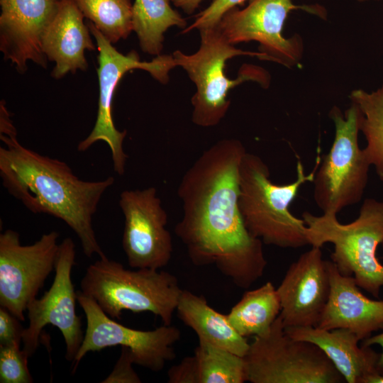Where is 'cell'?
<instances>
[{
    "mask_svg": "<svg viewBox=\"0 0 383 383\" xmlns=\"http://www.w3.org/2000/svg\"><path fill=\"white\" fill-rule=\"evenodd\" d=\"M302 219L309 245L321 248L332 243L331 258L339 272L354 277L360 289L379 298L383 287V265L377 250L383 243V201L365 199L357 218L346 224L333 213L315 216L305 211Z\"/></svg>",
    "mask_w": 383,
    "mask_h": 383,
    "instance_id": "cell-4",
    "label": "cell"
},
{
    "mask_svg": "<svg viewBox=\"0 0 383 383\" xmlns=\"http://www.w3.org/2000/svg\"><path fill=\"white\" fill-rule=\"evenodd\" d=\"M80 291L113 319L120 320L123 311L150 312L164 325H171L182 289L177 277L168 272L130 270L106 257L87 267Z\"/></svg>",
    "mask_w": 383,
    "mask_h": 383,
    "instance_id": "cell-5",
    "label": "cell"
},
{
    "mask_svg": "<svg viewBox=\"0 0 383 383\" xmlns=\"http://www.w3.org/2000/svg\"><path fill=\"white\" fill-rule=\"evenodd\" d=\"M0 135L7 138L17 137L16 128L3 100L0 104Z\"/></svg>",
    "mask_w": 383,
    "mask_h": 383,
    "instance_id": "cell-31",
    "label": "cell"
},
{
    "mask_svg": "<svg viewBox=\"0 0 383 383\" xmlns=\"http://www.w3.org/2000/svg\"><path fill=\"white\" fill-rule=\"evenodd\" d=\"M318 165L306 174L302 163L296 165V178L277 184L270 178L267 165L258 155L246 152L239 170V208L249 233L263 243L282 248L309 245L303 219L290 211L300 188L313 182Z\"/></svg>",
    "mask_w": 383,
    "mask_h": 383,
    "instance_id": "cell-3",
    "label": "cell"
},
{
    "mask_svg": "<svg viewBox=\"0 0 383 383\" xmlns=\"http://www.w3.org/2000/svg\"><path fill=\"white\" fill-rule=\"evenodd\" d=\"M2 185L33 213L64 221L77 235L84 254L106 257L96 239L92 220L113 177L97 181L80 179L64 161L22 145L16 138L0 135Z\"/></svg>",
    "mask_w": 383,
    "mask_h": 383,
    "instance_id": "cell-2",
    "label": "cell"
},
{
    "mask_svg": "<svg viewBox=\"0 0 383 383\" xmlns=\"http://www.w3.org/2000/svg\"><path fill=\"white\" fill-rule=\"evenodd\" d=\"M89 19L111 43L126 39L133 31L131 0H74Z\"/></svg>",
    "mask_w": 383,
    "mask_h": 383,
    "instance_id": "cell-24",
    "label": "cell"
},
{
    "mask_svg": "<svg viewBox=\"0 0 383 383\" xmlns=\"http://www.w3.org/2000/svg\"><path fill=\"white\" fill-rule=\"evenodd\" d=\"M59 5L60 0H0V50L18 73L30 61L47 67L41 40Z\"/></svg>",
    "mask_w": 383,
    "mask_h": 383,
    "instance_id": "cell-16",
    "label": "cell"
},
{
    "mask_svg": "<svg viewBox=\"0 0 383 383\" xmlns=\"http://www.w3.org/2000/svg\"><path fill=\"white\" fill-rule=\"evenodd\" d=\"M251 383H340L344 380L315 344L292 338L279 316L267 333L254 337L243 357Z\"/></svg>",
    "mask_w": 383,
    "mask_h": 383,
    "instance_id": "cell-8",
    "label": "cell"
},
{
    "mask_svg": "<svg viewBox=\"0 0 383 383\" xmlns=\"http://www.w3.org/2000/svg\"><path fill=\"white\" fill-rule=\"evenodd\" d=\"M245 0H213L211 4L204 11L196 16L194 23L183 30L186 33L194 29L199 30L204 28L216 26L223 14Z\"/></svg>",
    "mask_w": 383,
    "mask_h": 383,
    "instance_id": "cell-27",
    "label": "cell"
},
{
    "mask_svg": "<svg viewBox=\"0 0 383 383\" xmlns=\"http://www.w3.org/2000/svg\"><path fill=\"white\" fill-rule=\"evenodd\" d=\"M169 383H198L196 363L194 355L184 357L172 366L167 372Z\"/></svg>",
    "mask_w": 383,
    "mask_h": 383,
    "instance_id": "cell-30",
    "label": "cell"
},
{
    "mask_svg": "<svg viewBox=\"0 0 383 383\" xmlns=\"http://www.w3.org/2000/svg\"><path fill=\"white\" fill-rule=\"evenodd\" d=\"M87 24L96 40L99 52L98 110L91 131L79 143L77 150L85 152L96 142L106 143L111 150L113 170L121 176L124 174L128 156L123 150L127 131H118L113 119V99L117 86L126 72L135 69L145 70L160 83L166 84L169 81L170 71L176 65L172 55H160L150 62L141 61L135 50L123 55L113 46L91 21H89Z\"/></svg>",
    "mask_w": 383,
    "mask_h": 383,
    "instance_id": "cell-9",
    "label": "cell"
},
{
    "mask_svg": "<svg viewBox=\"0 0 383 383\" xmlns=\"http://www.w3.org/2000/svg\"><path fill=\"white\" fill-rule=\"evenodd\" d=\"M204 0H170L177 8L181 9L187 14H192Z\"/></svg>",
    "mask_w": 383,
    "mask_h": 383,
    "instance_id": "cell-33",
    "label": "cell"
},
{
    "mask_svg": "<svg viewBox=\"0 0 383 383\" xmlns=\"http://www.w3.org/2000/svg\"><path fill=\"white\" fill-rule=\"evenodd\" d=\"M359 1H370V0H357Z\"/></svg>",
    "mask_w": 383,
    "mask_h": 383,
    "instance_id": "cell-35",
    "label": "cell"
},
{
    "mask_svg": "<svg viewBox=\"0 0 383 383\" xmlns=\"http://www.w3.org/2000/svg\"><path fill=\"white\" fill-rule=\"evenodd\" d=\"M365 383H383V373H377L369 377Z\"/></svg>",
    "mask_w": 383,
    "mask_h": 383,
    "instance_id": "cell-34",
    "label": "cell"
},
{
    "mask_svg": "<svg viewBox=\"0 0 383 383\" xmlns=\"http://www.w3.org/2000/svg\"><path fill=\"white\" fill-rule=\"evenodd\" d=\"M374 345H378L382 348V352L377 363V368L379 373H383V331L379 334L371 335L370 337L362 340L361 345L362 346L371 347Z\"/></svg>",
    "mask_w": 383,
    "mask_h": 383,
    "instance_id": "cell-32",
    "label": "cell"
},
{
    "mask_svg": "<svg viewBox=\"0 0 383 383\" xmlns=\"http://www.w3.org/2000/svg\"><path fill=\"white\" fill-rule=\"evenodd\" d=\"M296 9L326 16L325 10L318 5L299 6L292 0H251L243 9L234 7L226 11L216 26L231 44L256 41L259 52L270 61L292 67L301 59L302 40L299 35L287 38L282 31L288 14Z\"/></svg>",
    "mask_w": 383,
    "mask_h": 383,
    "instance_id": "cell-11",
    "label": "cell"
},
{
    "mask_svg": "<svg viewBox=\"0 0 383 383\" xmlns=\"http://www.w3.org/2000/svg\"><path fill=\"white\" fill-rule=\"evenodd\" d=\"M350 99L360 111L359 128L366 140V157L383 182V82L373 91L353 90Z\"/></svg>",
    "mask_w": 383,
    "mask_h": 383,
    "instance_id": "cell-23",
    "label": "cell"
},
{
    "mask_svg": "<svg viewBox=\"0 0 383 383\" xmlns=\"http://www.w3.org/2000/svg\"><path fill=\"white\" fill-rule=\"evenodd\" d=\"M331 290L318 328H345L363 340L383 331V300H373L360 291L353 276H345L327 260Z\"/></svg>",
    "mask_w": 383,
    "mask_h": 383,
    "instance_id": "cell-17",
    "label": "cell"
},
{
    "mask_svg": "<svg viewBox=\"0 0 383 383\" xmlns=\"http://www.w3.org/2000/svg\"><path fill=\"white\" fill-rule=\"evenodd\" d=\"M246 152L239 140L226 138L200 155L178 186L182 216L175 226L194 265H213L244 289L267 265L263 243L249 233L239 208V170Z\"/></svg>",
    "mask_w": 383,
    "mask_h": 383,
    "instance_id": "cell-1",
    "label": "cell"
},
{
    "mask_svg": "<svg viewBox=\"0 0 383 383\" xmlns=\"http://www.w3.org/2000/svg\"><path fill=\"white\" fill-rule=\"evenodd\" d=\"M177 316L191 328L199 340L244 357L250 343L230 323L227 315L211 308L203 296L182 290L177 306Z\"/></svg>",
    "mask_w": 383,
    "mask_h": 383,
    "instance_id": "cell-20",
    "label": "cell"
},
{
    "mask_svg": "<svg viewBox=\"0 0 383 383\" xmlns=\"http://www.w3.org/2000/svg\"><path fill=\"white\" fill-rule=\"evenodd\" d=\"M75 264V246L70 238L59 244L55 266V278L43 296L35 298L27 307L28 326L23 335V350L30 357L37 350L43 328L47 325L57 328L65 343V358L73 363L84 335L81 318L76 313L77 291L72 281Z\"/></svg>",
    "mask_w": 383,
    "mask_h": 383,
    "instance_id": "cell-13",
    "label": "cell"
},
{
    "mask_svg": "<svg viewBox=\"0 0 383 383\" xmlns=\"http://www.w3.org/2000/svg\"><path fill=\"white\" fill-rule=\"evenodd\" d=\"M77 301L86 316L87 328L72 363V374L88 353L113 346L129 348L135 365L153 372L162 370L167 362L175 358L174 345L181 338L178 328L162 324L150 331L131 328L109 317L95 300L80 290L77 291Z\"/></svg>",
    "mask_w": 383,
    "mask_h": 383,
    "instance_id": "cell-10",
    "label": "cell"
},
{
    "mask_svg": "<svg viewBox=\"0 0 383 383\" xmlns=\"http://www.w3.org/2000/svg\"><path fill=\"white\" fill-rule=\"evenodd\" d=\"M84 18L74 0H60L57 12L41 40L47 60L55 62L51 73L55 79H61L79 70H87L85 51L97 49Z\"/></svg>",
    "mask_w": 383,
    "mask_h": 383,
    "instance_id": "cell-18",
    "label": "cell"
},
{
    "mask_svg": "<svg viewBox=\"0 0 383 383\" xmlns=\"http://www.w3.org/2000/svg\"><path fill=\"white\" fill-rule=\"evenodd\" d=\"M16 316L0 306V346L20 344L25 328Z\"/></svg>",
    "mask_w": 383,
    "mask_h": 383,
    "instance_id": "cell-29",
    "label": "cell"
},
{
    "mask_svg": "<svg viewBox=\"0 0 383 383\" xmlns=\"http://www.w3.org/2000/svg\"><path fill=\"white\" fill-rule=\"evenodd\" d=\"M119 206L125 223L122 247L130 267L160 270L170 261L173 245L168 216L155 187L124 190Z\"/></svg>",
    "mask_w": 383,
    "mask_h": 383,
    "instance_id": "cell-14",
    "label": "cell"
},
{
    "mask_svg": "<svg viewBox=\"0 0 383 383\" xmlns=\"http://www.w3.org/2000/svg\"><path fill=\"white\" fill-rule=\"evenodd\" d=\"M58 238L52 231L23 245L18 232L8 229L0 234V306L21 321L28 305L55 270Z\"/></svg>",
    "mask_w": 383,
    "mask_h": 383,
    "instance_id": "cell-12",
    "label": "cell"
},
{
    "mask_svg": "<svg viewBox=\"0 0 383 383\" xmlns=\"http://www.w3.org/2000/svg\"><path fill=\"white\" fill-rule=\"evenodd\" d=\"M134 360L131 350L121 347V353L111 372L102 383H140L141 379L134 370Z\"/></svg>",
    "mask_w": 383,
    "mask_h": 383,
    "instance_id": "cell-28",
    "label": "cell"
},
{
    "mask_svg": "<svg viewBox=\"0 0 383 383\" xmlns=\"http://www.w3.org/2000/svg\"><path fill=\"white\" fill-rule=\"evenodd\" d=\"M194 355L198 383L247 382L243 357L201 340H199Z\"/></svg>",
    "mask_w": 383,
    "mask_h": 383,
    "instance_id": "cell-25",
    "label": "cell"
},
{
    "mask_svg": "<svg viewBox=\"0 0 383 383\" xmlns=\"http://www.w3.org/2000/svg\"><path fill=\"white\" fill-rule=\"evenodd\" d=\"M321 248L311 247L288 267L277 288L284 328L317 327L330 290L327 260Z\"/></svg>",
    "mask_w": 383,
    "mask_h": 383,
    "instance_id": "cell-15",
    "label": "cell"
},
{
    "mask_svg": "<svg viewBox=\"0 0 383 383\" xmlns=\"http://www.w3.org/2000/svg\"><path fill=\"white\" fill-rule=\"evenodd\" d=\"M280 311L277 288L267 282L257 289L245 291L226 315L234 329L247 338L267 333Z\"/></svg>",
    "mask_w": 383,
    "mask_h": 383,
    "instance_id": "cell-21",
    "label": "cell"
},
{
    "mask_svg": "<svg viewBox=\"0 0 383 383\" xmlns=\"http://www.w3.org/2000/svg\"><path fill=\"white\" fill-rule=\"evenodd\" d=\"M133 30L141 50L158 56L163 49L164 34L172 26L183 30L186 20L170 5V0H135L132 8Z\"/></svg>",
    "mask_w": 383,
    "mask_h": 383,
    "instance_id": "cell-22",
    "label": "cell"
},
{
    "mask_svg": "<svg viewBox=\"0 0 383 383\" xmlns=\"http://www.w3.org/2000/svg\"><path fill=\"white\" fill-rule=\"evenodd\" d=\"M20 344L0 346V382L31 383L28 359Z\"/></svg>",
    "mask_w": 383,
    "mask_h": 383,
    "instance_id": "cell-26",
    "label": "cell"
},
{
    "mask_svg": "<svg viewBox=\"0 0 383 383\" xmlns=\"http://www.w3.org/2000/svg\"><path fill=\"white\" fill-rule=\"evenodd\" d=\"M201 44L194 54L180 50L172 53L176 67H182L194 83L196 91L192 98V122L200 127L218 125L225 117L231 104L227 96L233 87L247 81H253L262 87L270 84V77L262 67L243 65L238 77L231 79L226 75V62L233 57L248 55L260 60L269 57L260 52L245 51L229 43L217 26L199 30Z\"/></svg>",
    "mask_w": 383,
    "mask_h": 383,
    "instance_id": "cell-6",
    "label": "cell"
},
{
    "mask_svg": "<svg viewBox=\"0 0 383 383\" xmlns=\"http://www.w3.org/2000/svg\"><path fill=\"white\" fill-rule=\"evenodd\" d=\"M329 116L335 135L328 153L318 164L313 180V199L323 213L337 215L362 200L371 165L359 145L357 106L351 103L344 114L334 106Z\"/></svg>",
    "mask_w": 383,
    "mask_h": 383,
    "instance_id": "cell-7",
    "label": "cell"
},
{
    "mask_svg": "<svg viewBox=\"0 0 383 383\" xmlns=\"http://www.w3.org/2000/svg\"><path fill=\"white\" fill-rule=\"evenodd\" d=\"M284 331L294 339L317 345L348 383H365L369 377L379 373L380 353L371 347L360 346V339L350 330L304 326L284 328Z\"/></svg>",
    "mask_w": 383,
    "mask_h": 383,
    "instance_id": "cell-19",
    "label": "cell"
}]
</instances>
